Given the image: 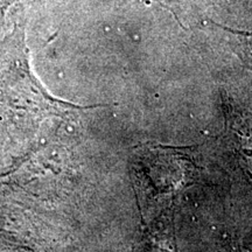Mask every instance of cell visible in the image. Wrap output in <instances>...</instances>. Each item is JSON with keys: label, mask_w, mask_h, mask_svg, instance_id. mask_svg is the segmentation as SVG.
Here are the masks:
<instances>
[{"label": "cell", "mask_w": 252, "mask_h": 252, "mask_svg": "<svg viewBox=\"0 0 252 252\" xmlns=\"http://www.w3.org/2000/svg\"><path fill=\"white\" fill-rule=\"evenodd\" d=\"M146 169L151 196L168 197L176 194L194 179L195 166L190 156L180 149L158 146L149 151Z\"/></svg>", "instance_id": "obj_1"}, {"label": "cell", "mask_w": 252, "mask_h": 252, "mask_svg": "<svg viewBox=\"0 0 252 252\" xmlns=\"http://www.w3.org/2000/svg\"><path fill=\"white\" fill-rule=\"evenodd\" d=\"M215 25L220 28H222L223 31L228 32L230 36H231L232 49H234V52L243 61L244 64L252 70V33L232 31L228 27L220 26V25L217 24Z\"/></svg>", "instance_id": "obj_2"}]
</instances>
